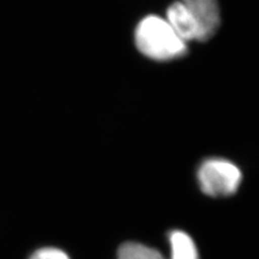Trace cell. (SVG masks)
Masks as SVG:
<instances>
[{
    "label": "cell",
    "mask_w": 259,
    "mask_h": 259,
    "mask_svg": "<svg viewBox=\"0 0 259 259\" xmlns=\"http://www.w3.org/2000/svg\"><path fill=\"white\" fill-rule=\"evenodd\" d=\"M135 42L139 50L156 61L181 58L187 51L186 42L178 37L166 20L150 15L136 28Z\"/></svg>",
    "instance_id": "obj_1"
},
{
    "label": "cell",
    "mask_w": 259,
    "mask_h": 259,
    "mask_svg": "<svg viewBox=\"0 0 259 259\" xmlns=\"http://www.w3.org/2000/svg\"><path fill=\"white\" fill-rule=\"evenodd\" d=\"M198 181L201 190L209 197H228L236 192L242 182L240 168L232 162L213 158L199 167Z\"/></svg>",
    "instance_id": "obj_2"
},
{
    "label": "cell",
    "mask_w": 259,
    "mask_h": 259,
    "mask_svg": "<svg viewBox=\"0 0 259 259\" xmlns=\"http://www.w3.org/2000/svg\"><path fill=\"white\" fill-rule=\"evenodd\" d=\"M181 3L196 20L203 41L212 37L220 26L221 21L216 0H182Z\"/></svg>",
    "instance_id": "obj_3"
},
{
    "label": "cell",
    "mask_w": 259,
    "mask_h": 259,
    "mask_svg": "<svg viewBox=\"0 0 259 259\" xmlns=\"http://www.w3.org/2000/svg\"><path fill=\"white\" fill-rule=\"evenodd\" d=\"M166 22L184 42L187 44L190 40L203 41L196 20L192 18V15L181 2L175 3L168 8L166 12Z\"/></svg>",
    "instance_id": "obj_4"
},
{
    "label": "cell",
    "mask_w": 259,
    "mask_h": 259,
    "mask_svg": "<svg viewBox=\"0 0 259 259\" xmlns=\"http://www.w3.org/2000/svg\"><path fill=\"white\" fill-rule=\"evenodd\" d=\"M171 259H199L198 248L189 234L174 230L168 236Z\"/></svg>",
    "instance_id": "obj_5"
},
{
    "label": "cell",
    "mask_w": 259,
    "mask_h": 259,
    "mask_svg": "<svg viewBox=\"0 0 259 259\" xmlns=\"http://www.w3.org/2000/svg\"><path fill=\"white\" fill-rule=\"evenodd\" d=\"M117 259H164L157 249L141 243L127 242L120 246Z\"/></svg>",
    "instance_id": "obj_6"
},
{
    "label": "cell",
    "mask_w": 259,
    "mask_h": 259,
    "mask_svg": "<svg viewBox=\"0 0 259 259\" xmlns=\"http://www.w3.org/2000/svg\"><path fill=\"white\" fill-rule=\"evenodd\" d=\"M28 259H69V256L60 248L42 247L32 253Z\"/></svg>",
    "instance_id": "obj_7"
}]
</instances>
